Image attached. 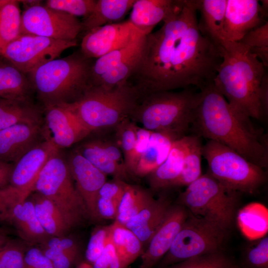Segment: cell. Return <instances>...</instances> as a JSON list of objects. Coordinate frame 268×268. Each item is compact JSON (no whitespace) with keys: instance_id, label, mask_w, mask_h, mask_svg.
<instances>
[{"instance_id":"1","label":"cell","mask_w":268,"mask_h":268,"mask_svg":"<svg viewBox=\"0 0 268 268\" xmlns=\"http://www.w3.org/2000/svg\"><path fill=\"white\" fill-rule=\"evenodd\" d=\"M195 0L180 5L145 36L140 64L130 81L141 97L151 93L212 83L222 61L218 47L198 28Z\"/></svg>"},{"instance_id":"2","label":"cell","mask_w":268,"mask_h":268,"mask_svg":"<svg viewBox=\"0 0 268 268\" xmlns=\"http://www.w3.org/2000/svg\"><path fill=\"white\" fill-rule=\"evenodd\" d=\"M199 91L192 124L195 134L223 144L258 166L267 167V137L254 127L251 119L233 108L213 82Z\"/></svg>"},{"instance_id":"3","label":"cell","mask_w":268,"mask_h":268,"mask_svg":"<svg viewBox=\"0 0 268 268\" xmlns=\"http://www.w3.org/2000/svg\"><path fill=\"white\" fill-rule=\"evenodd\" d=\"M222 61L213 84L229 104L250 119L261 118L260 89L266 67L239 42L222 40Z\"/></svg>"},{"instance_id":"4","label":"cell","mask_w":268,"mask_h":268,"mask_svg":"<svg viewBox=\"0 0 268 268\" xmlns=\"http://www.w3.org/2000/svg\"><path fill=\"white\" fill-rule=\"evenodd\" d=\"M93 62L79 50L49 61L28 73L34 93L43 108L78 101L89 86Z\"/></svg>"},{"instance_id":"5","label":"cell","mask_w":268,"mask_h":268,"mask_svg":"<svg viewBox=\"0 0 268 268\" xmlns=\"http://www.w3.org/2000/svg\"><path fill=\"white\" fill-rule=\"evenodd\" d=\"M200 96L194 87L151 93L141 97L130 118L175 141L186 136L192 126Z\"/></svg>"},{"instance_id":"6","label":"cell","mask_w":268,"mask_h":268,"mask_svg":"<svg viewBox=\"0 0 268 268\" xmlns=\"http://www.w3.org/2000/svg\"><path fill=\"white\" fill-rule=\"evenodd\" d=\"M141 96L130 80L111 89L89 86L82 97L69 104L91 133L114 128L130 116Z\"/></svg>"},{"instance_id":"7","label":"cell","mask_w":268,"mask_h":268,"mask_svg":"<svg viewBox=\"0 0 268 268\" xmlns=\"http://www.w3.org/2000/svg\"><path fill=\"white\" fill-rule=\"evenodd\" d=\"M238 192L231 190L207 172L187 186L178 204L193 215L203 218L226 232L233 223Z\"/></svg>"},{"instance_id":"8","label":"cell","mask_w":268,"mask_h":268,"mask_svg":"<svg viewBox=\"0 0 268 268\" xmlns=\"http://www.w3.org/2000/svg\"><path fill=\"white\" fill-rule=\"evenodd\" d=\"M60 150L45 164L35 181L33 192L51 201L78 227L90 218L71 175L66 158Z\"/></svg>"},{"instance_id":"9","label":"cell","mask_w":268,"mask_h":268,"mask_svg":"<svg viewBox=\"0 0 268 268\" xmlns=\"http://www.w3.org/2000/svg\"><path fill=\"white\" fill-rule=\"evenodd\" d=\"M202 154L208 164L207 173L231 190L253 193L266 181L263 168L223 144L208 140Z\"/></svg>"},{"instance_id":"10","label":"cell","mask_w":268,"mask_h":268,"mask_svg":"<svg viewBox=\"0 0 268 268\" xmlns=\"http://www.w3.org/2000/svg\"><path fill=\"white\" fill-rule=\"evenodd\" d=\"M225 234L210 222L189 212L169 250L159 262V268L220 251Z\"/></svg>"},{"instance_id":"11","label":"cell","mask_w":268,"mask_h":268,"mask_svg":"<svg viewBox=\"0 0 268 268\" xmlns=\"http://www.w3.org/2000/svg\"><path fill=\"white\" fill-rule=\"evenodd\" d=\"M145 36L140 33L127 46L96 59L90 70L89 86L111 89L130 81L140 64Z\"/></svg>"},{"instance_id":"12","label":"cell","mask_w":268,"mask_h":268,"mask_svg":"<svg viewBox=\"0 0 268 268\" xmlns=\"http://www.w3.org/2000/svg\"><path fill=\"white\" fill-rule=\"evenodd\" d=\"M76 40L63 41L32 34H20L1 52V56L27 74L40 66L59 58Z\"/></svg>"},{"instance_id":"13","label":"cell","mask_w":268,"mask_h":268,"mask_svg":"<svg viewBox=\"0 0 268 268\" xmlns=\"http://www.w3.org/2000/svg\"><path fill=\"white\" fill-rule=\"evenodd\" d=\"M82 31V23L77 17L49 8L38 0L22 12L20 34L73 41Z\"/></svg>"},{"instance_id":"14","label":"cell","mask_w":268,"mask_h":268,"mask_svg":"<svg viewBox=\"0 0 268 268\" xmlns=\"http://www.w3.org/2000/svg\"><path fill=\"white\" fill-rule=\"evenodd\" d=\"M43 111L46 138L59 150L79 143L91 133L69 105L48 106Z\"/></svg>"},{"instance_id":"15","label":"cell","mask_w":268,"mask_h":268,"mask_svg":"<svg viewBox=\"0 0 268 268\" xmlns=\"http://www.w3.org/2000/svg\"><path fill=\"white\" fill-rule=\"evenodd\" d=\"M140 33L129 20L106 24L86 32L80 50L86 57L96 59L127 46Z\"/></svg>"},{"instance_id":"16","label":"cell","mask_w":268,"mask_h":268,"mask_svg":"<svg viewBox=\"0 0 268 268\" xmlns=\"http://www.w3.org/2000/svg\"><path fill=\"white\" fill-rule=\"evenodd\" d=\"M223 40L239 42L250 31L267 21L268 13L257 0H227Z\"/></svg>"},{"instance_id":"17","label":"cell","mask_w":268,"mask_h":268,"mask_svg":"<svg viewBox=\"0 0 268 268\" xmlns=\"http://www.w3.org/2000/svg\"><path fill=\"white\" fill-rule=\"evenodd\" d=\"M66 160L75 186L86 206L90 219L99 220L96 202L100 189L107 181V175L74 149Z\"/></svg>"},{"instance_id":"18","label":"cell","mask_w":268,"mask_h":268,"mask_svg":"<svg viewBox=\"0 0 268 268\" xmlns=\"http://www.w3.org/2000/svg\"><path fill=\"white\" fill-rule=\"evenodd\" d=\"M189 215L179 204L171 205L158 228L141 256L140 268H153L165 255Z\"/></svg>"},{"instance_id":"19","label":"cell","mask_w":268,"mask_h":268,"mask_svg":"<svg viewBox=\"0 0 268 268\" xmlns=\"http://www.w3.org/2000/svg\"><path fill=\"white\" fill-rule=\"evenodd\" d=\"M59 150L48 139L30 149L14 163L10 185L29 197L40 172L49 159Z\"/></svg>"},{"instance_id":"20","label":"cell","mask_w":268,"mask_h":268,"mask_svg":"<svg viewBox=\"0 0 268 268\" xmlns=\"http://www.w3.org/2000/svg\"><path fill=\"white\" fill-rule=\"evenodd\" d=\"M46 139L43 124L20 123L0 131V161L14 163Z\"/></svg>"},{"instance_id":"21","label":"cell","mask_w":268,"mask_h":268,"mask_svg":"<svg viewBox=\"0 0 268 268\" xmlns=\"http://www.w3.org/2000/svg\"><path fill=\"white\" fill-rule=\"evenodd\" d=\"M183 0H135L131 8L130 22L146 35L180 6Z\"/></svg>"},{"instance_id":"22","label":"cell","mask_w":268,"mask_h":268,"mask_svg":"<svg viewBox=\"0 0 268 268\" xmlns=\"http://www.w3.org/2000/svg\"><path fill=\"white\" fill-rule=\"evenodd\" d=\"M170 199L162 195L153 200L125 225L140 240L144 249L162 223L171 205Z\"/></svg>"},{"instance_id":"23","label":"cell","mask_w":268,"mask_h":268,"mask_svg":"<svg viewBox=\"0 0 268 268\" xmlns=\"http://www.w3.org/2000/svg\"><path fill=\"white\" fill-rule=\"evenodd\" d=\"M187 145V135L173 142L165 161L147 176L151 192L169 189L172 183L179 177L183 168Z\"/></svg>"},{"instance_id":"24","label":"cell","mask_w":268,"mask_h":268,"mask_svg":"<svg viewBox=\"0 0 268 268\" xmlns=\"http://www.w3.org/2000/svg\"><path fill=\"white\" fill-rule=\"evenodd\" d=\"M9 224L20 239L32 245L41 244L50 237L40 223L29 196L13 207Z\"/></svg>"},{"instance_id":"25","label":"cell","mask_w":268,"mask_h":268,"mask_svg":"<svg viewBox=\"0 0 268 268\" xmlns=\"http://www.w3.org/2000/svg\"><path fill=\"white\" fill-rule=\"evenodd\" d=\"M29 197L40 223L50 236H66L77 227L59 208L42 195L33 192Z\"/></svg>"},{"instance_id":"26","label":"cell","mask_w":268,"mask_h":268,"mask_svg":"<svg viewBox=\"0 0 268 268\" xmlns=\"http://www.w3.org/2000/svg\"><path fill=\"white\" fill-rule=\"evenodd\" d=\"M227 0H195L200 13L198 28L201 33L218 47L223 40Z\"/></svg>"},{"instance_id":"27","label":"cell","mask_w":268,"mask_h":268,"mask_svg":"<svg viewBox=\"0 0 268 268\" xmlns=\"http://www.w3.org/2000/svg\"><path fill=\"white\" fill-rule=\"evenodd\" d=\"M34 93L27 75L0 57V98L32 101Z\"/></svg>"},{"instance_id":"28","label":"cell","mask_w":268,"mask_h":268,"mask_svg":"<svg viewBox=\"0 0 268 268\" xmlns=\"http://www.w3.org/2000/svg\"><path fill=\"white\" fill-rule=\"evenodd\" d=\"M73 149L105 175L125 182L129 179L130 175L125 165L115 162L108 156L101 139H84Z\"/></svg>"},{"instance_id":"29","label":"cell","mask_w":268,"mask_h":268,"mask_svg":"<svg viewBox=\"0 0 268 268\" xmlns=\"http://www.w3.org/2000/svg\"><path fill=\"white\" fill-rule=\"evenodd\" d=\"M43 124V111L32 101L0 98V131L20 124Z\"/></svg>"},{"instance_id":"30","label":"cell","mask_w":268,"mask_h":268,"mask_svg":"<svg viewBox=\"0 0 268 268\" xmlns=\"http://www.w3.org/2000/svg\"><path fill=\"white\" fill-rule=\"evenodd\" d=\"M135 0H97L91 13L81 21L86 32L122 19L131 9Z\"/></svg>"},{"instance_id":"31","label":"cell","mask_w":268,"mask_h":268,"mask_svg":"<svg viewBox=\"0 0 268 268\" xmlns=\"http://www.w3.org/2000/svg\"><path fill=\"white\" fill-rule=\"evenodd\" d=\"M39 247L51 261L54 268H71L79 258L78 244L68 235L50 236Z\"/></svg>"},{"instance_id":"32","label":"cell","mask_w":268,"mask_h":268,"mask_svg":"<svg viewBox=\"0 0 268 268\" xmlns=\"http://www.w3.org/2000/svg\"><path fill=\"white\" fill-rule=\"evenodd\" d=\"M173 141L167 135L152 132L148 147L139 159L134 176H147L159 167L167 157Z\"/></svg>"},{"instance_id":"33","label":"cell","mask_w":268,"mask_h":268,"mask_svg":"<svg viewBox=\"0 0 268 268\" xmlns=\"http://www.w3.org/2000/svg\"><path fill=\"white\" fill-rule=\"evenodd\" d=\"M242 234L252 240L265 236L268 231V210L263 204L252 202L241 208L237 215Z\"/></svg>"},{"instance_id":"34","label":"cell","mask_w":268,"mask_h":268,"mask_svg":"<svg viewBox=\"0 0 268 268\" xmlns=\"http://www.w3.org/2000/svg\"><path fill=\"white\" fill-rule=\"evenodd\" d=\"M112 243L125 268L143 253L142 244L137 237L124 225L114 222L110 225Z\"/></svg>"},{"instance_id":"35","label":"cell","mask_w":268,"mask_h":268,"mask_svg":"<svg viewBox=\"0 0 268 268\" xmlns=\"http://www.w3.org/2000/svg\"><path fill=\"white\" fill-rule=\"evenodd\" d=\"M153 199L151 191L126 182L114 221L125 225Z\"/></svg>"},{"instance_id":"36","label":"cell","mask_w":268,"mask_h":268,"mask_svg":"<svg viewBox=\"0 0 268 268\" xmlns=\"http://www.w3.org/2000/svg\"><path fill=\"white\" fill-rule=\"evenodd\" d=\"M202 146L201 137L196 134L188 135L187 150L182 171L179 177L172 183L170 188L187 186L202 175L201 161Z\"/></svg>"},{"instance_id":"37","label":"cell","mask_w":268,"mask_h":268,"mask_svg":"<svg viewBox=\"0 0 268 268\" xmlns=\"http://www.w3.org/2000/svg\"><path fill=\"white\" fill-rule=\"evenodd\" d=\"M137 127L135 122L127 118L114 128L115 141L121 150L127 171L132 176H134L138 163L135 152Z\"/></svg>"},{"instance_id":"38","label":"cell","mask_w":268,"mask_h":268,"mask_svg":"<svg viewBox=\"0 0 268 268\" xmlns=\"http://www.w3.org/2000/svg\"><path fill=\"white\" fill-rule=\"evenodd\" d=\"M19 0H0V51L20 34Z\"/></svg>"},{"instance_id":"39","label":"cell","mask_w":268,"mask_h":268,"mask_svg":"<svg viewBox=\"0 0 268 268\" xmlns=\"http://www.w3.org/2000/svg\"><path fill=\"white\" fill-rule=\"evenodd\" d=\"M165 268H240L220 250L194 257Z\"/></svg>"},{"instance_id":"40","label":"cell","mask_w":268,"mask_h":268,"mask_svg":"<svg viewBox=\"0 0 268 268\" xmlns=\"http://www.w3.org/2000/svg\"><path fill=\"white\" fill-rule=\"evenodd\" d=\"M256 55L266 67L268 66V22L250 31L239 41Z\"/></svg>"},{"instance_id":"41","label":"cell","mask_w":268,"mask_h":268,"mask_svg":"<svg viewBox=\"0 0 268 268\" xmlns=\"http://www.w3.org/2000/svg\"><path fill=\"white\" fill-rule=\"evenodd\" d=\"M31 245L21 239L12 238L0 253V268H23L25 252Z\"/></svg>"},{"instance_id":"42","label":"cell","mask_w":268,"mask_h":268,"mask_svg":"<svg viewBox=\"0 0 268 268\" xmlns=\"http://www.w3.org/2000/svg\"><path fill=\"white\" fill-rule=\"evenodd\" d=\"M97 0H48L45 5L77 17L84 18L92 11Z\"/></svg>"},{"instance_id":"43","label":"cell","mask_w":268,"mask_h":268,"mask_svg":"<svg viewBox=\"0 0 268 268\" xmlns=\"http://www.w3.org/2000/svg\"><path fill=\"white\" fill-rule=\"evenodd\" d=\"M110 234V225L95 228L89 238L85 251L86 262L91 265L102 254Z\"/></svg>"},{"instance_id":"44","label":"cell","mask_w":268,"mask_h":268,"mask_svg":"<svg viewBox=\"0 0 268 268\" xmlns=\"http://www.w3.org/2000/svg\"><path fill=\"white\" fill-rule=\"evenodd\" d=\"M27 198L22 192L10 185L0 188V222L9 224L13 207Z\"/></svg>"},{"instance_id":"45","label":"cell","mask_w":268,"mask_h":268,"mask_svg":"<svg viewBox=\"0 0 268 268\" xmlns=\"http://www.w3.org/2000/svg\"><path fill=\"white\" fill-rule=\"evenodd\" d=\"M247 268H268V237L260 238L254 246L249 249L245 256Z\"/></svg>"},{"instance_id":"46","label":"cell","mask_w":268,"mask_h":268,"mask_svg":"<svg viewBox=\"0 0 268 268\" xmlns=\"http://www.w3.org/2000/svg\"><path fill=\"white\" fill-rule=\"evenodd\" d=\"M30 246L25 252L23 268H54L51 261L38 247Z\"/></svg>"},{"instance_id":"47","label":"cell","mask_w":268,"mask_h":268,"mask_svg":"<svg viewBox=\"0 0 268 268\" xmlns=\"http://www.w3.org/2000/svg\"><path fill=\"white\" fill-rule=\"evenodd\" d=\"M119 201L109 198L98 197L96 211L98 218L115 219Z\"/></svg>"},{"instance_id":"48","label":"cell","mask_w":268,"mask_h":268,"mask_svg":"<svg viewBox=\"0 0 268 268\" xmlns=\"http://www.w3.org/2000/svg\"><path fill=\"white\" fill-rule=\"evenodd\" d=\"M126 183L116 178L106 181L100 189L98 197L107 198L120 202Z\"/></svg>"},{"instance_id":"49","label":"cell","mask_w":268,"mask_h":268,"mask_svg":"<svg viewBox=\"0 0 268 268\" xmlns=\"http://www.w3.org/2000/svg\"><path fill=\"white\" fill-rule=\"evenodd\" d=\"M116 255L115 248L110 234L102 254L92 265V268H109Z\"/></svg>"},{"instance_id":"50","label":"cell","mask_w":268,"mask_h":268,"mask_svg":"<svg viewBox=\"0 0 268 268\" xmlns=\"http://www.w3.org/2000/svg\"><path fill=\"white\" fill-rule=\"evenodd\" d=\"M151 133L152 132L142 127H137L135 152L138 162L141 155L148 147Z\"/></svg>"},{"instance_id":"51","label":"cell","mask_w":268,"mask_h":268,"mask_svg":"<svg viewBox=\"0 0 268 268\" xmlns=\"http://www.w3.org/2000/svg\"><path fill=\"white\" fill-rule=\"evenodd\" d=\"M259 102L261 118L266 117L268 113V74L267 71L263 77L260 86Z\"/></svg>"},{"instance_id":"52","label":"cell","mask_w":268,"mask_h":268,"mask_svg":"<svg viewBox=\"0 0 268 268\" xmlns=\"http://www.w3.org/2000/svg\"><path fill=\"white\" fill-rule=\"evenodd\" d=\"M14 163L0 161V189L10 185Z\"/></svg>"},{"instance_id":"53","label":"cell","mask_w":268,"mask_h":268,"mask_svg":"<svg viewBox=\"0 0 268 268\" xmlns=\"http://www.w3.org/2000/svg\"><path fill=\"white\" fill-rule=\"evenodd\" d=\"M10 229L5 226H0V253L3 248L12 239Z\"/></svg>"},{"instance_id":"54","label":"cell","mask_w":268,"mask_h":268,"mask_svg":"<svg viewBox=\"0 0 268 268\" xmlns=\"http://www.w3.org/2000/svg\"><path fill=\"white\" fill-rule=\"evenodd\" d=\"M76 268H92V265L86 262L81 263Z\"/></svg>"},{"instance_id":"55","label":"cell","mask_w":268,"mask_h":268,"mask_svg":"<svg viewBox=\"0 0 268 268\" xmlns=\"http://www.w3.org/2000/svg\"><path fill=\"white\" fill-rule=\"evenodd\" d=\"M1 52L0 51V57H1Z\"/></svg>"}]
</instances>
